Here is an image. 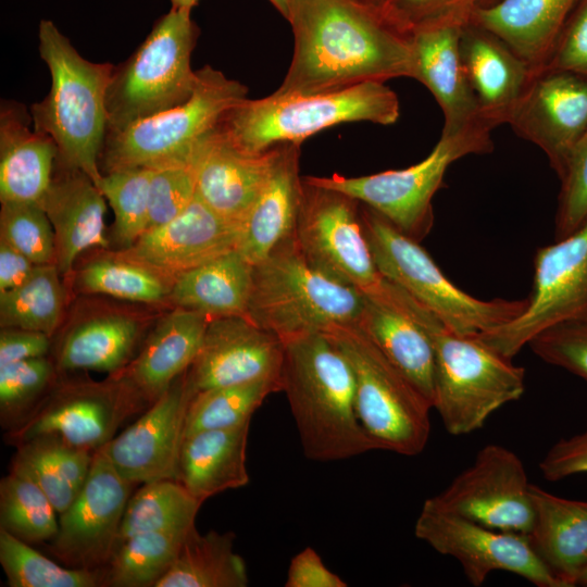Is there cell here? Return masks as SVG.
<instances>
[{
  "label": "cell",
  "instance_id": "obj_1",
  "mask_svg": "<svg viewBox=\"0 0 587 587\" xmlns=\"http://www.w3.org/2000/svg\"><path fill=\"white\" fill-rule=\"evenodd\" d=\"M294 53L282 95L335 91L411 77L409 36L357 0H290Z\"/></svg>",
  "mask_w": 587,
  "mask_h": 587
},
{
  "label": "cell",
  "instance_id": "obj_2",
  "mask_svg": "<svg viewBox=\"0 0 587 587\" xmlns=\"http://www.w3.org/2000/svg\"><path fill=\"white\" fill-rule=\"evenodd\" d=\"M389 299L427 334L435 358L433 409L453 436L483 427L502 405L520 399L525 371L477 335H460L400 287L383 278Z\"/></svg>",
  "mask_w": 587,
  "mask_h": 587
},
{
  "label": "cell",
  "instance_id": "obj_3",
  "mask_svg": "<svg viewBox=\"0 0 587 587\" xmlns=\"http://www.w3.org/2000/svg\"><path fill=\"white\" fill-rule=\"evenodd\" d=\"M280 385L308 459L340 461L378 450L357 414L352 367L324 333L284 342Z\"/></svg>",
  "mask_w": 587,
  "mask_h": 587
},
{
  "label": "cell",
  "instance_id": "obj_4",
  "mask_svg": "<svg viewBox=\"0 0 587 587\" xmlns=\"http://www.w3.org/2000/svg\"><path fill=\"white\" fill-rule=\"evenodd\" d=\"M39 53L51 75L47 97L30 110L33 126L50 136L58 163L85 173L96 185L108 133L107 92L114 66L84 59L49 20L38 28Z\"/></svg>",
  "mask_w": 587,
  "mask_h": 587
},
{
  "label": "cell",
  "instance_id": "obj_5",
  "mask_svg": "<svg viewBox=\"0 0 587 587\" xmlns=\"http://www.w3.org/2000/svg\"><path fill=\"white\" fill-rule=\"evenodd\" d=\"M400 116L397 93L383 82H367L335 91L310 95L273 92L246 99L218 123L238 149L261 153L283 143H299L316 133L348 122L391 125Z\"/></svg>",
  "mask_w": 587,
  "mask_h": 587
},
{
  "label": "cell",
  "instance_id": "obj_6",
  "mask_svg": "<svg viewBox=\"0 0 587 587\" xmlns=\"http://www.w3.org/2000/svg\"><path fill=\"white\" fill-rule=\"evenodd\" d=\"M363 304V291L315 267L292 237L253 265L247 317L284 344L355 323Z\"/></svg>",
  "mask_w": 587,
  "mask_h": 587
},
{
  "label": "cell",
  "instance_id": "obj_7",
  "mask_svg": "<svg viewBox=\"0 0 587 587\" xmlns=\"http://www.w3.org/2000/svg\"><path fill=\"white\" fill-rule=\"evenodd\" d=\"M197 72L198 83L188 100L107 133L100 158L105 173L200 159L210 133L227 111L247 99L248 89L210 65Z\"/></svg>",
  "mask_w": 587,
  "mask_h": 587
},
{
  "label": "cell",
  "instance_id": "obj_8",
  "mask_svg": "<svg viewBox=\"0 0 587 587\" xmlns=\"http://www.w3.org/2000/svg\"><path fill=\"white\" fill-rule=\"evenodd\" d=\"M361 218L380 276L403 289L460 335H478L522 314L527 299L480 300L451 283L420 241L407 236L370 207Z\"/></svg>",
  "mask_w": 587,
  "mask_h": 587
},
{
  "label": "cell",
  "instance_id": "obj_9",
  "mask_svg": "<svg viewBox=\"0 0 587 587\" xmlns=\"http://www.w3.org/2000/svg\"><path fill=\"white\" fill-rule=\"evenodd\" d=\"M190 9L171 8L133 55L114 67L107 92L108 132L188 100L198 83L191 53L199 28Z\"/></svg>",
  "mask_w": 587,
  "mask_h": 587
},
{
  "label": "cell",
  "instance_id": "obj_10",
  "mask_svg": "<svg viewBox=\"0 0 587 587\" xmlns=\"http://www.w3.org/2000/svg\"><path fill=\"white\" fill-rule=\"evenodd\" d=\"M324 334L352 367L357 414L377 449L402 455L421 453L429 438L432 403L357 323Z\"/></svg>",
  "mask_w": 587,
  "mask_h": 587
},
{
  "label": "cell",
  "instance_id": "obj_11",
  "mask_svg": "<svg viewBox=\"0 0 587 587\" xmlns=\"http://www.w3.org/2000/svg\"><path fill=\"white\" fill-rule=\"evenodd\" d=\"M491 129L476 127L444 134L421 162L402 170L346 177L304 176L315 185L345 192L384 216L416 241L423 240L434 225L433 198L440 189L448 167L469 154L494 150Z\"/></svg>",
  "mask_w": 587,
  "mask_h": 587
},
{
  "label": "cell",
  "instance_id": "obj_12",
  "mask_svg": "<svg viewBox=\"0 0 587 587\" xmlns=\"http://www.w3.org/2000/svg\"><path fill=\"white\" fill-rule=\"evenodd\" d=\"M521 315L477 337L505 358L545 329L569 321H587V218L572 234L537 249L534 280Z\"/></svg>",
  "mask_w": 587,
  "mask_h": 587
},
{
  "label": "cell",
  "instance_id": "obj_13",
  "mask_svg": "<svg viewBox=\"0 0 587 587\" xmlns=\"http://www.w3.org/2000/svg\"><path fill=\"white\" fill-rule=\"evenodd\" d=\"M145 403L148 402L118 374L109 383L65 384L8 429L4 440L16 447L38 436L53 435L97 451L115 436L128 417L143 409Z\"/></svg>",
  "mask_w": 587,
  "mask_h": 587
},
{
  "label": "cell",
  "instance_id": "obj_14",
  "mask_svg": "<svg viewBox=\"0 0 587 587\" xmlns=\"http://www.w3.org/2000/svg\"><path fill=\"white\" fill-rule=\"evenodd\" d=\"M294 239L319 270L363 292L378 286L361 218V202L351 196L302 177L301 204Z\"/></svg>",
  "mask_w": 587,
  "mask_h": 587
},
{
  "label": "cell",
  "instance_id": "obj_15",
  "mask_svg": "<svg viewBox=\"0 0 587 587\" xmlns=\"http://www.w3.org/2000/svg\"><path fill=\"white\" fill-rule=\"evenodd\" d=\"M414 535L438 553L455 559L475 587L495 571L513 573L537 587H566L526 535L484 526L426 501L415 521Z\"/></svg>",
  "mask_w": 587,
  "mask_h": 587
},
{
  "label": "cell",
  "instance_id": "obj_16",
  "mask_svg": "<svg viewBox=\"0 0 587 587\" xmlns=\"http://www.w3.org/2000/svg\"><path fill=\"white\" fill-rule=\"evenodd\" d=\"M530 486L519 455L489 444L442 491L425 501L484 526L528 536L535 521Z\"/></svg>",
  "mask_w": 587,
  "mask_h": 587
},
{
  "label": "cell",
  "instance_id": "obj_17",
  "mask_svg": "<svg viewBox=\"0 0 587 587\" xmlns=\"http://www.w3.org/2000/svg\"><path fill=\"white\" fill-rule=\"evenodd\" d=\"M134 485L117 473L102 447L95 451L83 488L59 514L53 554L71 567L104 569L118 546Z\"/></svg>",
  "mask_w": 587,
  "mask_h": 587
},
{
  "label": "cell",
  "instance_id": "obj_18",
  "mask_svg": "<svg viewBox=\"0 0 587 587\" xmlns=\"http://www.w3.org/2000/svg\"><path fill=\"white\" fill-rule=\"evenodd\" d=\"M507 125L537 146L560 178L587 132V77L561 70L536 72Z\"/></svg>",
  "mask_w": 587,
  "mask_h": 587
},
{
  "label": "cell",
  "instance_id": "obj_19",
  "mask_svg": "<svg viewBox=\"0 0 587 587\" xmlns=\"http://www.w3.org/2000/svg\"><path fill=\"white\" fill-rule=\"evenodd\" d=\"M195 390L188 371L102 448L117 473L133 484L176 479L185 423Z\"/></svg>",
  "mask_w": 587,
  "mask_h": 587
},
{
  "label": "cell",
  "instance_id": "obj_20",
  "mask_svg": "<svg viewBox=\"0 0 587 587\" xmlns=\"http://www.w3.org/2000/svg\"><path fill=\"white\" fill-rule=\"evenodd\" d=\"M283 361V341L247 316L214 317L188 377L196 392L264 379L280 384Z\"/></svg>",
  "mask_w": 587,
  "mask_h": 587
},
{
  "label": "cell",
  "instance_id": "obj_21",
  "mask_svg": "<svg viewBox=\"0 0 587 587\" xmlns=\"http://www.w3.org/2000/svg\"><path fill=\"white\" fill-rule=\"evenodd\" d=\"M241 226L220 216L196 195L178 216L147 229L125 252L174 280L180 273L237 250Z\"/></svg>",
  "mask_w": 587,
  "mask_h": 587
},
{
  "label": "cell",
  "instance_id": "obj_22",
  "mask_svg": "<svg viewBox=\"0 0 587 587\" xmlns=\"http://www.w3.org/2000/svg\"><path fill=\"white\" fill-rule=\"evenodd\" d=\"M465 23L440 22L420 28L409 36L412 50L411 78L423 84L440 107L444 134L476 127L492 130L480 116L463 67L460 37Z\"/></svg>",
  "mask_w": 587,
  "mask_h": 587
},
{
  "label": "cell",
  "instance_id": "obj_23",
  "mask_svg": "<svg viewBox=\"0 0 587 587\" xmlns=\"http://www.w3.org/2000/svg\"><path fill=\"white\" fill-rule=\"evenodd\" d=\"M279 148L245 152L216 126L199 160L197 197L223 218L242 225L270 178Z\"/></svg>",
  "mask_w": 587,
  "mask_h": 587
},
{
  "label": "cell",
  "instance_id": "obj_24",
  "mask_svg": "<svg viewBox=\"0 0 587 587\" xmlns=\"http://www.w3.org/2000/svg\"><path fill=\"white\" fill-rule=\"evenodd\" d=\"M460 53L482 118L492 129L507 124L536 72L502 38L472 20L462 27Z\"/></svg>",
  "mask_w": 587,
  "mask_h": 587
},
{
  "label": "cell",
  "instance_id": "obj_25",
  "mask_svg": "<svg viewBox=\"0 0 587 587\" xmlns=\"http://www.w3.org/2000/svg\"><path fill=\"white\" fill-rule=\"evenodd\" d=\"M63 167L52 177L39 202L54 232V265L67 274L85 250L110 243L105 236V198L97 185L82 171Z\"/></svg>",
  "mask_w": 587,
  "mask_h": 587
},
{
  "label": "cell",
  "instance_id": "obj_26",
  "mask_svg": "<svg viewBox=\"0 0 587 587\" xmlns=\"http://www.w3.org/2000/svg\"><path fill=\"white\" fill-rule=\"evenodd\" d=\"M32 115L15 101L0 110V200L39 203L46 195L58 159L53 139L35 128Z\"/></svg>",
  "mask_w": 587,
  "mask_h": 587
},
{
  "label": "cell",
  "instance_id": "obj_27",
  "mask_svg": "<svg viewBox=\"0 0 587 587\" xmlns=\"http://www.w3.org/2000/svg\"><path fill=\"white\" fill-rule=\"evenodd\" d=\"M209 321L202 313L177 308L159 323L138 355L115 374L151 404L192 365Z\"/></svg>",
  "mask_w": 587,
  "mask_h": 587
},
{
  "label": "cell",
  "instance_id": "obj_28",
  "mask_svg": "<svg viewBox=\"0 0 587 587\" xmlns=\"http://www.w3.org/2000/svg\"><path fill=\"white\" fill-rule=\"evenodd\" d=\"M300 145L283 143L270 178L241 226L237 251L252 265L294 237L302 196Z\"/></svg>",
  "mask_w": 587,
  "mask_h": 587
},
{
  "label": "cell",
  "instance_id": "obj_29",
  "mask_svg": "<svg viewBox=\"0 0 587 587\" xmlns=\"http://www.w3.org/2000/svg\"><path fill=\"white\" fill-rule=\"evenodd\" d=\"M355 323L433 405L432 342L423 328L389 299L382 280L376 288L364 292V304Z\"/></svg>",
  "mask_w": 587,
  "mask_h": 587
},
{
  "label": "cell",
  "instance_id": "obj_30",
  "mask_svg": "<svg viewBox=\"0 0 587 587\" xmlns=\"http://www.w3.org/2000/svg\"><path fill=\"white\" fill-rule=\"evenodd\" d=\"M250 423L201 430L184 438L176 479L202 503L249 483L246 460Z\"/></svg>",
  "mask_w": 587,
  "mask_h": 587
},
{
  "label": "cell",
  "instance_id": "obj_31",
  "mask_svg": "<svg viewBox=\"0 0 587 587\" xmlns=\"http://www.w3.org/2000/svg\"><path fill=\"white\" fill-rule=\"evenodd\" d=\"M577 0H498L471 20L502 38L534 72L547 65Z\"/></svg>",
  "mask_w": 587,
  "mask_h": 587
},
{
  "label": "cell",
  "instance_id": "obj_32",
  "mask_svg": "<svg viewBox=\"0 0 587 587\" xmlns=\"http://www.w3.org/2000/svg\"><path fill=\"white\" fill-rule=\"evenodd\" d=\"M535 521L528 539L547 566L576 586L587 567V501L555 496L532 484Z\"/></svg>",
  "mask_w": 587,
  "mask_h": 587
},
{
  "label": "cell",
  "instance_id": "obj_33",
  "mask_svg": "<svg viewBox=\"0 0 587 587\" xmlns=\"http://www.w3.org/2000/svg\"><path fill=\"white\" fill-rule=\"evenodd\" d=\"M252 283L253 265L233 250L178 274L168 297L209 319L247 316Z\"/></svg>",
  "mask_w": 587,
  "mask_h": 587
},
{
  "label": "cell",
  "instance_id": "obj_34",
  "mask_svg": "<svg viewBox=\"0 0 587 587\" xmlns=\"http://www.w3.org/2000/svg\"><path fill=\"white\" fill-rule=\"evenodd\" d=\"M93 454L58 436L42 435L16 446L11 471L36 483L60 514L83 488Z\"/></svg>",
  "mask_w": 587,
  "mask_h": 587
},
{
  "label": "cell",
  "instance_id": "obj_35",
  "mask_svg": "<svg viewBox=\"0 0 587 587\" xmlns=\"http://www.w3.org/2000/svg\"><path fill=\"white\" fill-rule=\"evenodd\" d=\"M139 336V323L128 315L92 317L64 336L58 351V367L118 373L129 364Z\"/></svg>",
  "mask_w": 587,
  "mask_h": 587
},
{
  "label": "cell",
  "instance_id": "obj_36",
  "mask_svg": "<svg viewBox=\"0 0 587 587\" xmlns=\"http://www.w3.org/2000/svg\"><path fill=\"white\" fill-rule=\"evenodd\" d=\"M232 532L190 530L170 571L155 587H246L249 584L243 559L234 551Z\"/></svg>",
  "mask_w": 587,
  "mask_h": 587
},
{
  "label": "cell",
  "instance_id": "obj_37",
  "mask_svg": "<svg viewBox=\"0 0 587 587\" xmlns=\"http://www.w3.org/2000/svg\"><path fill=\"white\" fill-rule=\"evenodd\" d=\"M191 529L143 532L125 539L104 567V586L155 587Z\"/></svg>",
  "mask_w": 587,
  "mask_h": 587
},
{
  "label": "cell",
  "instance_id": "obj_38",
  "mask_svg": "<svg viewBox=\"0 0 587 587\" xmlns=\"http://www.w3.org/2000/svg\"><path fill=\"white\" fill-rule=\"evenodd\" d=\"M201 505L177 479L145 483L126 504L118 545L143 532L191 529Z\"/></svg>",
  "mask_w": 587,
  "mask_h": 587
},
{
  "label": "cell",
  "instance_id": "obj_39",
  "mask_svg": "<svg viewBox=\"0 0 587 587\" xmlns=\"http://www.w3.org/2000/svg\"><path fill=\"white\" fill-rule=\"evenodd\" d=\"M173 279L124 252L87 263L77 274L79 290L153 303L170 295Z\"/></svg>",
  "mask_w": 587,
  "mask_h": 587
},
{
  "label": "cell",
  "instance_id": "obj_40",
  "mask_svg": "<svg viewBox=\"0 0 587 587\" xmlns=\"http://www.w3.org/2000/svg\"><path fill=\"white\" fill-rule=\"evenodd\" d=\"M54 264L36 265L20 286L0 292L2 328H22L51 336L57 329L64 294Z\"/></svg>",
  "mask_w": 587,
  "mask_h": 587
},
{
  "label": "cell",
  "instance_id": "obj_41",
  "mask_svg": "<svg viewBox=\"0 0 587 587\" xmlns=\"http://www.w3.org/2000/svg\"><path fill=\"white\" fill-rule=\"evenodd\" d=\"M277 391H282L280 384L266 379L197 391L188 405L185 437L251 421L263 401Z\"/></svg>",
  "mask_w": 587,
  "mask_h": 587
},
{
  "label": "cell",
  "instance_id": "obj_42",
  "mask_svg": "<svg viewBox=\"0 0 587 587\" xmlns=\"http://www.w3.org/2000/svg\"><path fill=\"white\" fill-rule=\"evenodd\" d=\"M0 563L11 587L104 586V569L61 566L2 528Z\"/></svg>",
  "mask_w": 587,
  "mask_h": 587
},
{
  "label": "cell",
  "instance_id": "obj_43",
  "mask_svg": "<svg viewBox=\"0 0 587 587\" xmlns=\"http://www.w3.org/2000/svg\"><path fill=\"white\" fill-rule=\"evenodd\" d=\"M58 511L30 478L14 472L0 482V528L28 542L52 540L58 533Z\"/></svg>",
  "mask_w": 587,
  "mask_h": 587
},
{
  "label": "cell",
  "instance_id": "obj_44",
  "mask_svg": "<svg viewBox=\"0 0 587 587\" xmlns=\"http://www.w3.org/2000/svg\"><path fill=\"white\" fill-rule=\"evenodd\" d=\"M153 172L152 167L116 170L102 174L97 183L114 213V241L124 250L147 230Z\"/></svg>",
  "mask_w": 587,
  "mask_h": 587
},
{
  "label": "cell",
  "instance_id": "obj_45",
  "mask_svg": "<svg viewBox=\"0 0 587 587\" xmlns=\"http://www.w3.org/2000/svg\"><path fill=\"white\" fill-rule=\"evenodd\" d=\"M0 240L22 252L36 265L54 264V232L39 203L1 202Z\"/></svg>",
  "mask_w": 587,
  "mask_h": 587
},
{
  "label": "cell",
  "instance_id": "obj_46",
  "mask_svg": "<svg viewBox=\"0 0 587 587\" xmlns=\"http://www.w3.org/2000/svg\"><path fill=\"white\" fill-rule=\"evenodd\" d=\"M46 357L0 366V417L8 429L22 421L38 403L54 376Z\"/></svg>",
  "mask_w": 587,
  "mask_h": 587
},
{
  "label": "cell",
  "instance_id": "obj_47",
  "mask_svg": "<svg viewBox=\"0 0 587 587\" xmlns=\"http://www.w3.org/2000/svg\"><path fill=\"white\" fill-rule=\"evenodd\" d=\"M199 160L154 168L149 187L147 229L172 221L190 204L196 197Z\"/></svg>",
  "mask_w": 587,
  "mask_h": 587
},
{
  "label": "cell",
  "instance_id": "obj_48",
  "mask_svg": "<svg viewBox=\"0 0 587 587\" xmlns=\"http://www.w3.org/2000/svg\"><path fill=\"white\" fill-rule=\"evenodd\" d=\"M559 179L554 240L572 234L587 218V132L573 149Z\"/></svg>",
  "mask_w": 587,
  "mask_h": 587
},
{
  "label": "cell",
  "instance_id": "obj_49",
  "mask_svg": "<svg viewBox=\"0 0 587 587\" xmlns=\"http://www.w3.org/2000/svg\"><path fill=\"white\" fill-rule=\"evenodd\" d=\"M528 346L546 363L587 382V321L553 325L533 338Z\"/></svg>",
  "mask_w": 587,
  "mask_h": 587
},
{
  "label": "cell",
  "instance_id": "obj_50",
  "mask_svg": "<svg viewBox=\"0 0 587 587\" xmlns=\"http://www.w3.org/2000/svg\"><path fill=\"white\" fill-rule=\"evenodd\" d=\"M477 0H387L380 14L397 30H415L446 21L467 22Z\"/></svg>",
  "mask_w": 587,
  "mask_h": 587
},
{
  "label": "cell",
  "instance_id": "obj_51",
  "mask_svg": "<svg viewBox=\"0 0 587 587\" xmlns=\"http://www.w3.org/2000/svg\"><path fill=\"white\" fill-rule=\"evenodd\" d=\"M545 68L587 77V0H577Z\"/></svg>",
  "mask_w": 587,
  "mask_h": 587
},
{
  "label": "cell",
  "instance_id": "obj_52",
  "mask_svg": "<svg viewBox=\"0 0 587 587\" xmlns=\"http://www.w3.org/2000/svg\"><path fill=\"white\" fill-rule=\"evenodd\" d=\"M539 469L550 482L587 473V425L583 432L558 440L541 459Z\"/></svg>",
  "mask_w": 587,
  "mask_h": 587
},
{
  "label": "cell",
  "instance_id": "obj_53",
  "mask_svg": "<svg viewBox=\"0 0 587 587\" xmlns=\"http://www.w3.org/2000/svg\"><path fill=\"white\" fill-rule=\"evenodd\" d=\"M286 587H346L347 583L332 572L311 547L304 548L290 561Z\"/></svg>",
  "mask_w": 587,
  "mask_h": 587
},
{
  "label": "cell",
  "instance_id": "obj_54",
  "mask_svg": "<svg viewBox=\"0 0 587 587\" xmlns=\"http://www.w3.org/2000/svg\"><path fill=\"white\" fill-rule=\"evenodd\" d=\"M49 337L35 330L2 328L0 334V366L46 357L50 348Z\"/></svg>",
  "mask_w": 587,
  "mask_h": 587
},
{
  "label": "cell",
  "instance_id": "obj_55",
  "mask_svg": "<svg viewBox=\"0 0 587 587\" xmlns=\"http://www.w3.org/2000/svg\"><path fill=\"white\" fill-rule=\"evenodd\" d=\"M36 264L26 255L0 240V292L23 284L35 270Z\"/></svg>",
  "mask_w": 587,
  "mask_h": 587
},
{
  "label": "cell",
  "instance_id": "obj_56",
  "mask_svg": "<svg viewBox=\"0 0 587 587\" xmlns=\"http://www.w3.org/2000/svg\"><path fill=\"white\" fill-rule=\"evenodd\" d=\"M270 2L278 10V12L285 18L288 17L290 0H270Z\"/></svg>",
  "mask_w": 587,
  "mask_h": 587
},
{
  "label": "cell",
  "instance_id": "obj_57",
  "mask_svg": "<svg viewBox=\"0 0 587 587\" xmlns=\"http://www.w3.org/2000/svg\"><path fill=\"white\" fill-rule=\"evenodd\" d=\"M199 0H171L172 8L192 9Z\"/></svg>",
  "mask_w": 587,
  "mask_h": 587
},
{
  "label": "cell",
  "instance_id": "obj_58",
  "mask_svg": "<svg viewBox=\"0 0 587 587\" xmlns=\"http://www.w3.org/2000/svg\"><path fill=\"white\" fill-rule=\"evenodd\" d=\"M357 1L374 10H377L379 12L382 11L385 3L387 2V0H357Z\"/></svg>",
  "mask_w": 587,
  "mask_h": 587
},
{
  "label": "cell",
  "instance_id": "obj_59",
  "mask_svg": "<svg viewBox=\"0 0 587 587\" xmlns=\"http://www.w3.org/2000/svg\"><path fill=\"white\" fill-rule=\"evenodd\" d=\"M587 586V567L580 573L576 580V586Z\"/></svg>",
  "mask_w": 587,
  "mask_h": 587
},
{
  "label": "cell",
  "instance_id": "obj_60",
  "mask_svg": "<svg viewBox=\"0 0 587 587\" xmlns=\"http://www.w3.org/2000/svg\"><path fill=\"white\" fill-rule=\"evenodd\" d=\"M498 0H477L478 5L477 7H487L492 3H496Z\"/></svg>",
  "mask_w": 587,
  "mask_h": 587
}]
</instances>
